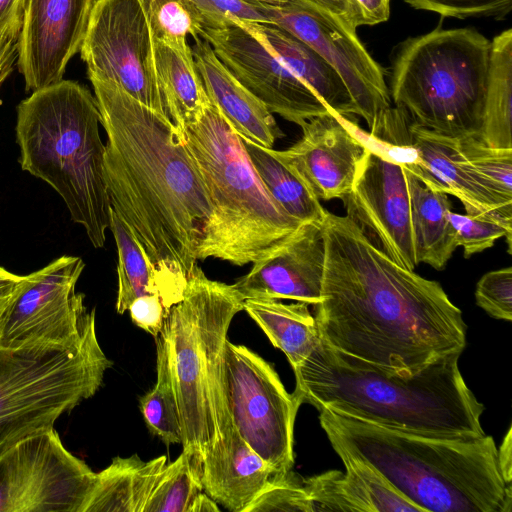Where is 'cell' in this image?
Listing matches in <instances>:
<instances>
[{
	"label": "cell",
	"instance_id": "cell-1",
	"mask_svg": "<svg viewBox=\"0 0 512 512\" xmlns=\"http://www.w3.org/2000/svg\"><path fill=\"white\" fill-rule=\"evenodd\" d=\"M321 226L325 265L314 317L324 342L402 374L464 351L466 323L439 282L394 262L347 215L326 211Z\"/></svg>",
	"mask_w": 512,
	"mask_h": 512
},
{
	"label": "cell",
	"instance_id": "cell-2",
	"mask_svg": "<svg viewBox=\"0 0 512 512\" xmlns=\"http://www.w3.org/2000/svg\"><path fill=\"white\" fill-rule=\"evenodd\" d=\"M107 142L112 209L154 265L173 305L184 296L211 206L183 133L118 85L90 80Z\"/></svg>",
	"mask_w": 512,
	"mask_h": 512
},
{
	"label": "cell",
	"instance_id": "cell-3",
	"mask_svg": "<svg viewBox=\"0 0 512 512\" xmlns=\"http://www.w3.org/2000/svg\"><path fill=\"white\" fill-rule=\"evenodd\" d=\"M462 352L446 354L414 374L386 371L330 347L321 338L294 370L302 404L330 409L403 432L475 439L485 435L484 405L459 369Z\"/></svg>",
	"mask_w": 512,
	"mask_h": 512
},
{
	"label": "cell",
	"instance_id": "cell-4",
	"mask_svg": "<svg viewBox=\"0 0 512 512\" xmlns=\"http://www.w3.org/2000/svg\"><path fill=\"white\" fill-rule=\"evenodd\" d=\"M319 421L335 452L360 458L425 512H510L493 438H443L382 427L330 409Z\"/></svg>",
	"mask_w": 512,
	"mask_h": 512
},
{
	"label": "cell",
	"instance_id": "cell-5",
	"mask_svg": "<svg viewBox=\"0 0 512 512\" xmlns=\"http://www.w3.org/2000/svg\"><path fill=\"white\" fill-rule=\"evenodd\" d=\"M100 125L95 96L72 80L35 90L17 106L21 169L59 194L95 248L105 244L111 211Z\"/></svg>",
	"mask_w": 512,
	"mask_h": 512
},
{
	"label": "cell",
	"instance_id": "cell-6",
	"mask_svg": "<svg viewBox=\"0 0 512 512\" xmlns=\"http://www.w3.org/2000/svg\"><path fill=\"white\" fill-rule=\"evenodd\" d=\"M183 135L211 206L196 260L214 258L236 266L258 262L303 224L288 215L267 191L242 138L214 104L210 102Z\"/></svg>",
	"mask_w": 512,
	"mask_h": 512
},
{
	"label": "cell",
	"instance_id": "cell-7",
	"mask_svg": "<svg viewBox=\"0 0 512 512\" xmlns=\"http://www.w3.org/2000/svg\"><path fill=\"white\" fill-rule=\"evenodd\" d=\"M244 300L233 284L208 278L196 264L184 296L173 305L158 338L169 362L182 427V447L200 468L204 452L232 423L223 350Z\"/></svg>",
	"mask_w": 512,
	"mask_h": 512
},
{
	"label": "cell",
	"instance_id": "cell-8",
	"mask_svg": "<svg viewBox=\"0 0 512 512\" xmlns=\"http://www.w3.org/2000/svg\"><path fill=\"white\" fill-rule=\"evenodd\" d=\"M490 53L491 41L473 28H436L408 38L393 60L390 98L420 127L478 137Z\"/></svg>",
	"mask_w": 512,
	"mask_h": 512
},
{
	"label": "cell",
	"instance_id": "cell-9",
	"mask_svg": "<svg viewBox=\"0 0 512 512\" xmlns=\"http://www.w3.org/2000/svg\"><path fill=\"white\" fill-rule=\"evenodd\" d=\"M112 365L97 339L95 309L75 342L0 346V452L54 428L99 390Z\"/></svg>",
	"mask_w": 512,
	"mask_h": 512
},
{
	"label": "cell",
	"instance_id": "cell-10",
	"mask_svg": "<svg viewBox=\"0 0 512 512\" xmlns=\"http://www.w3.org/2000/svg\"><path fill=\"white\" fill-rule=\"evenodd\" d=\"M223 380L230 419L244 441L277 473L294 465V424L300 405L273 366L246 346L226 341Z\"/></svg>",
	"mask_w": 512,
	"mask_h": 512
},
{
	"label": "cell",
	"instance_id": "cell-11",
	"mask_svg": "<svg viewBox=\"0 0 512 512\" xmlns=\"http://www.w3.org/2000/svg\"><path fill=\"white\" fill-rule=\"evenodd\" d=\"M80 55L89 80L112 82L172 121L155 70L147 0H95Z\"/></svg>",
	"mask_w": 512,
	"mask_h": 512
},
{
	"label": "cell",
	"instance_id": "cell-12",
	"mask_svg": "<svg viewBox=\"0 0 512 512\" xmlns=\"http://www.w3.org/2000/svg\"><path fill=\"white\" fill-rule=\"evenodd\" d=\"M96 473L54 428L0 452V512H84Z\"/></svg>",
	"mask_w": 512,
	"mask_h": 512
},
{
	"label": "cell",
	"instance_id": "cell-13",
	"mask_svg": "<svg viewBox=\"0 0 512 512\" xmlns=\"http://www.w3.org/2000/svg\"><path fill=\"white\" fill-rule=\"evenodd\" d=\"M267 20L323 56L343 78L371 131L391 107L384 69L342 21L304 0H247Z\"/></svg>",
	"mask_w": 512,
	"mask_h": 512
},
{
	"label": "cell",
	"instance_id": "cell-14",
	"mask_svg": "<svg viewBox=\"0 0 512 512\" xmlns=\"http://www.w3.org/2000/svg\"><path fill=\"white\" fill-rule=\"evenodd\" d=\"M84 267L80 257L64 255L25 275L0 314V346L77 341L90 313L75 292Z\"/></svg>",
	"mask_w": 512,
	"mask_h": 512
},
{
	"label": "cell",
	"instance_id": "cell-15",
	"mask_svg": "<svg viewBox=\"0 0 512 512\" xmlns=\"http://www.w3.org/2000/svg\"><path fill=\"white\" fill-rule=\"evenodd\" d=\"M198 36L207 41L230 73L273 114L298 126L331 111L239 20L218 27L202 26Z\"/></svg>",
	"mask_w": 512,
	"mask_h": 512
},
{
	"label": "cell",
	"instance_id": "cell-16",
	"mask_svg": "<svg viewBox=\"0 0 512 512\" xmlns=\"http://www.w3.org/2000/svg\"><path fill=\"white\" fill-rule=\"evenodd\" d=\"M360 134L367 151L351 190L342 198L346 215L389 258L414 270L418 262L405 168L371 144L362 129Z\"/></svg>",
	"mask_w": 512,
	"mask_h": 512
},
{
	"label": "cell",
	"instance_id": "cell-17",
	"mask_svg": "<svg viewBox=\"0 0 512 512\" xmlns=\"http://www.w3.org/2000/svg\"><path fill=\"white\" fill-rule=\"evenodd\" d=\"M95 0H25L17 66L27 92L63 80L80 52Z\"/></svg>",
	"mask_w": 512,
	"mask_h": 512
},
{
	"label": "cell",
	"instance_id": "cell-18",
	"mask_svg": "<svg viewBox=\"0 0 512 512\" xmlns=\"http://www.w3.org/2000/svg\"><path fill=\"white\" fill-rule=\"evenodd\" d=\"M302 137L279 154L319 200L342 199L352 188L367 145L350 117L328 111L308 120Z\"/></svg>",
	"mask_w": 512,
	"mask_h": 512
},
{
	"label": "cell",
	"instance_id": "cell-19",
	"mask_svg": "<svg viewBox=\"0 0 512 512\" xmlns=\"http://www.w3.org/2000/svg\"><path fill=\"white\" fill-rule=\"evenodd\" d=\"M321 223H303L274 252L253 263L251 270L233 284L241 298L290 299L317 305L325 265Z\"/></svg>",
	"mask_w": 512,
	"mask_h": 512
},
{
	"label": "cell",
	"instance_id": "cell-20",
	"mask_svg": "<svg viewBox=\"0 0 512 512\" xmlns=\"http://www.w3.org/2000/svg\"><path fill=\"white\" fill-rule=\"evenodd\" d=\"M410 141L420 167L416 174L426 185L460 200L466 214L500 212L512 216V203L493 193L465 157L460 138L435 133L412 122Z\"/></svg>",
	"mask_w": 512,
	"mask_h": 512
},
{
	"label": "cell",
	"instance_id": "cell-21",
	"mask_svg": "<svg viewBox=\"0 0 512 512\" xmlns=\"http://www.w3.org/2000/svg\"><path fill=\"white\" fill-rule=\"evenodd\" d=\"M203 489L231 512H245L264 488L278 476L239 435L233 423L203 454Z\"/></svg>",
	"mask_w": 512,
	"mask_h": 512
},
{
	"label": "cell",
	"instance_id": "cell-22",
	"mask_svg": "<svg viewBox=\"0 0 512 512\" xmlns=\"http://www.w3.org/2000/svg\"><path fill=\"white\" fill-rule=\"evenodd\" d=\"M338 455L345 473L331 470L302 479L314 512H425L364 460L345 453Z\"/></svg>",
	"mask_w": 512,
	"mask_h": 512
},
{
	"label": "cell",
	"instance_id": "cell-23",
	"mask_svg": "<svg viewBox=\"0 0 512 512\" xmlns=\"http://www.w3.org/2000/svg\"><path fill=\"white\" fill-rule=\"evenodd\" d=\"M194 40L195 65L210 102L241 138L272 148L283 136L272 113L230 73L207 41Z\"/></svg>",
	"mask_w": 512,
	"mask_h": 512
},
{
	"label": "cell",
	"instance_id": "cell-24",
	"mask_svg": "<svg viewBox=\"0 0 512 512\" xmlns=\"http://www.w3.org/2000/svg\"><path fill=\"white\" fill-rule=\"evenodd\" d=\"M245 23L332 112L347 117L356 115L354 102L343 78L317 51L277 26Z\"/></svg>",
	"mask_w": 512,
	"mask_h": 512
},
{
	"label": "cell",
	"instance_id": "cell-25",
	"mask_svg": "<svg viewBox=\"0 0 512 512\" xmlns=\"http://www.w3.org/2000/svg\"><path fill=\"white\" fill-rule=\"evenodd\" d=\"M166 464L165 455L150 461L137 455L116 456L107 468L96 473L84 512H143Z\"/></svg>",
	"mask_w": 512,
	"mask_h": 512
},
{
	"label": "cell",
	"instance_id": "cell-26",
	"mask_svg": "<svg viewBox=\"0 0 512 512\" xmlns=\"http://www.w3.org/2000/svg\"><path fill=\"white\" fill-rule=\"evenodd\" d=\"M154 65L172 121L183 133L210 104L192 48L189 44L171 45L154 37Z\"/></svg>",
	"mask_w": 512,
	"mask_h": 512
},
{
	"label": "cell",
	"instance_id": "cell-27",
	"mask_svg": "<svg viewBox=\"0 0 512 512\" xmlns=\"http://www.w3.org/2000/svg\"><path fill=\"white\" fill-rule=\"evenodd\" d=\"M405 172L417 262L442 270L457 248L448 219V194L426 185L406 168Z\"/></svg>",
	"mask_w": 512,
	"mask_h": 512
},
{
	"label": "cell",
	"instance_id": "cell-28",
	"mask_svg": "<svg viewBox=\"0 0 512 512\" xmlns=\"http://www.w3.org/2000/svg\"><path fill=\"white\" fill-rule=\"evenodd\" d=\"M243 310L264 331L274 347L286 355L293 369L299 366L320 341L315 317L308 304H285L279 299L249 298Z\"/></svg>",
	"mask_w": 512,
	"mask_h": 512
},
{
	"label": "cell",
	"instance_id": "cell-29",
	"mask_svg": "<svg viewBox=\"0 0 512 512\" xmlns=\"http://www.w3.org/2000/svg\"><path fill=\"white\" fill-rule=\"evenodd\" d=\"M242 141L260 180L281 208L300 223L322 222L326 210L320 200L278 150Z\"/></svg>",
	"mask_w": 512,
	"mask_h": 512
},
{
	"label": "cell",
	"instance_id": "cell-30",
	"mask_svg": "<svg viewBox=\"0 0 512 512\" xmlns=\"http://www.w3.org/2000/svg\"><path fill=\"white\" fill-rule=\"evenodd\" d=\"M512 29L491 41L490 65L478 137L488 146L512 149Z\"/></svg>",
	"mask_w": 512,
	"mask_h": 512
},
{
	"label": "cell",
	"instance_id": "cell-31",
	"mask_svg": "<svg viewBox=\"0 0 512 512\" xmlns=\"http://www.w3.org/2000/svg\"><path fill=\"white\" fill-rule=\"evenodd\" d=\"M118 253V293L116 311L123 314L138 297L156 295L169 311L173 306L167 291L151 261L145 255L134 234L112 209L110 226Z\"/></svg>",
	"mask_w": 512,
	"mask_h": 512
},
{
	"label": "cell",
	"instance_id": "cell-32",
	"mask_svg": "<svg viewBox=\"0 0 512 512\" xmlns=\"http://www.w3.org/2000/svg\"><path fill=\"white\" fill-rule=\"evenodd\" d=\"M157 381L153 389L140 398V410L150 432L165 444L182 443V427L165 347L155 338Z\"/></svg>",
	"mask_w": 512,
	"mask_h": 512
},
{
	"label": "cell",
	"instance_id": "cell-33",
	"mask_svg": "<svg viewBox=\"0 0 512 512\" xmlns=\"http://www.w3.org/2000/svg\"><path fill=\"white\" fill-rule=\"evenodd\" d=\"M203 491L200 468L182 451L160 473L143 512H190L194 500Z\"/></svg>",
	"mask_w": 512,
	"mask_h": 512
},
{
	"label": "cell",
	"instance_id": "cell-34",
	"mask_svg": "<svg viewBox=\"0 0 512 512\" xmlns=\"http://www.w3.org/2000/svg\"><path fill=\"white\" fill-rule=\"evenodd\" d=\"M448 219L456 246L463 248L466 258L492 247L501 237H506L511 252L512 216L500 212L462 215L450 211Z\"/></svg>",
	"mask_w": 512,
	"mask_h": 512
},
{
	"label": "cell",
	"instance_id": "cell-35",
	"mask_svg": "<svg viewBox=\"0 0 512 512\" xmlns=\"http://www.w3.org/2000/svg\"><path fill=\"white\" fill-rule=\"evenodd\" d=\"M460 144L485 185L501 199L512 203V149L492 148L477 136L460 138Z\"/></svg>",
	"mask_w": 512,
	"mask_h": 512
},
{
	"label": "cell",
	"instance_id": "cell-36",
	"mask_svg": "<svg viewBox=\"0 0 512 512\" xmlns=\"http://www.w3.org/2000/svg\"><path fill=\"white\" fill-rule=\"evenodd\" d=\"M154 37L171 45H186L199 37L200 14L190 0H147Z\"/></svg>",
	"mask_w": 512,
	"mask_h": 512
},
{
	"label": "cell",
	"instance_id": "cell-37",
	"mask_svg": "<svg viewBox=\"0 0 512 512\" xmlns=\"http://www.w3.org/2000/svg\"><path fill=\"white\" fill-rule=\"evenodd\" d=\"M314 512L302 479L292 471L273 479L245 512Z\"/></svg>",
	"mask_w": 512,
	"mask_h": 512
},
{
	"label": "cell",
	"instance_id": "cell-38",
	"mask_svg": "<svg viewBox=\"0 0 512 512\" xmlns=\"http://www.w3.org/2000/svg\"><path fill=\"white\" fill-rule=\"evenodd\" d=\"M477 305L491 317L512 320V268L506 267L484 274L475 290Z\"/></svg>",
	"mask_w": 512,
	"mask_h": 512
},
{
	"label": "cell",
	"instance_id": "cell-39",
	"mask_svg": "<svg viewBox=\"0 0 512 512\" xmlns=\"http://www.w3.org/2000/svg\"><path fill=\"white\" fill-rule=\"evenodd\" d=\"M419 10L436 12L444 17H505L512 9V0H404Z\"/></svg>",
	"mask_w": 512,
	"mask_h": 512
},
{
	"label": "cell",
	"instance_id": "cell-40",
	"mask_svg": "<svg viewBox=\"0 0 512 512\" xmlns=\"http://www.w3.org/2000/svg\"><path fill=\"white\" fill-rule=\"evenodd\" d=\"M190 1L200 14L202 26L218 27L230 20L268 24L266 18L247 0Z\"/></svg>",
	"mask_w": 512,
	"mask_h": 512
},
{
	"label": "cell",
	"instance_id": "cell-41",
	"mask_svg": "<svg viewBox=\"0 0 512 512\" xmlns=\"http://www.w3.org/2000/svg\"><path fill=\"white\" fill-rule=\"evenodd\" d=\"M132 321L154 338L161 332L169 311L156 295L136 298L128 308Z\"/></svg>",
	"mask_w": 512,
	"mask_h": 512
},
{
	"label": "cell",
	"instance_id": "cell-42",
	"mask_svg": "<svg viewBox=\"0 0 512 512\" xmlns=\"http://www.w3.org/2000/svg\"><path fill=\"white\" fill-rule=\"evenodd\" d=\"M342 21L350 30L363 25L362 14L355 0H304Z\"/></svg>",
	"mask_w": 512,
	"mask_h": 512
},
{
	"label": "cell",
	"instance_id": "cell-43",
	"mask_svg": "<svg viewBox=\"0 0 512 512\" xmlns=\"http://www.w3.org/2000/svg\"><path fill=\"white\" fill-rule=\"evenodd\" d=\"M21 28L16 26L0 33V89L17 62Z\"/></svg>",
	"mask_w": 512,
	"mask_h": 512
},
{
	"label": "cell",
	"instance_id": "cell-44",
	"mask_svg": "<svg viewBox=\"0 0 512 512\" xmlns=\"http://www.w3.org/2000/svg\"><path fill=\"white\" fill-rule=\"evenodd\" d=\"M360 8L363 25H376L388 20L391 0H355Z\"/></svg>",
	"mask_w": 512,
	"mask_h": 512
},
{
	"label": "cell",
	"instance_id": "cell-45",
	"mask_svg": "<svg viewBox=\"0 0 512 512\" xmlns=\"http://www.w3.org/2000/svg\"><path fill=\"white\" fill-rule=\"evenodd\" d=\"M25 0H0V33L22 26Z\"/></svg>",
	"mask_w": 512,
	"mask_h": 512
},
{
	"label": "cell",
	"instance_id": "cell-46",
	"mask_svg": "<svg viewBox=\"0 0 512 512\" xmlns=\"http://www.w3.org/2000/svg\"><path fill=\"white\" fill-rule=\"evenodd\" d=\"M498 465L501 476L507 485H512V430L509 427L499 448H497Z\"/></svg>",
	"mask_w": 512,
	"mask_h": 512
},
{
	"label": "cell",
	"instance_id": "cell-47",
	"mask_svg": "<svg viewBox=\"0 0 512 512\" xmlns=\"http://www.w3.org/2000/svg\"><path fill=\"white\" fill-rule=\"evenodd\" d=\"M23 277L0 266V314L23 280Z\"/></svg>",
	"mask_w": 512,
	"mask_h": 512
},
{
	"label": "cell",
	"instance_id": "cell-48",
	"mask_svg": "<svg viewBox=\"0 0 512 512\" xmlns=\"http://www.w3.org/2000/svg\"><path fill=\"white\" fill-rule=\"evenodd\" d=\"M218 512L217 503L206 493L201 492L194 500L190 512Z\"/></svg>",
	"mask_w": 512,
	"mask_h": 512
}]
</instances>
